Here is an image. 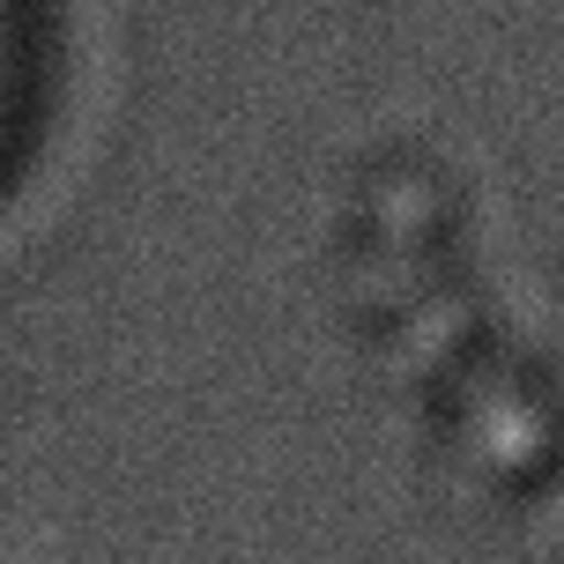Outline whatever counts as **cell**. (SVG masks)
Returning <instances> with one entry per match:
<instances>
[{"instance_id":"cell-1","label":"cell","mask_w":564,"mask_h":564,"mask_svg":"<svg viewBox=\"0 0 564 564\" xmlns=\"http://www.w3.org/2000/svg\"><path fill=\"white\" fill-rule=\"evenodd\" d=\"M15 75H23V30H15V0H0V134L15 112Z\"/></svg>"}]
</instances>
